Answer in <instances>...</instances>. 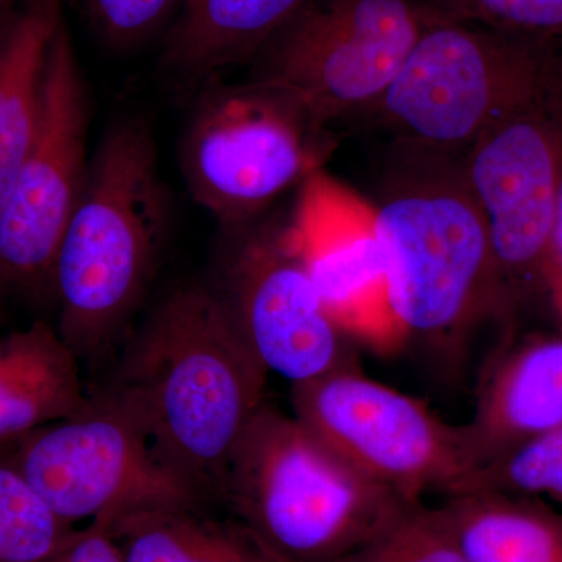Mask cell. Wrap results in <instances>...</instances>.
I'll return each mask as SVG.
<instances>
[{
	"mask_svg": "<svg viewBox=\"0 0 562 562\" xmlns=\"http://www.w3.org/2000/svg\"><path fill=\"white\" fill-rule=\"evenodd\" d=\"M268 375L210 281L198 280L166 292L132 327L102 387L132 409L161 460L206 505L222 501Z\"/></svg>",
	"mask_w": 562,
	"mask_h": 562,
	"instance_id": "1",
	"label": "cell"
},
{
	"mask_svg": "<svg viewBox=\"0 0 562 562\" xmlns=\"http://www.w3.org/2000/svg\"><path fill=\"white\" fill-rule=\"evenodd\" d=\"M369 205L394 338L460 364L484 324L513 321L462 154L394 140Z\"/></svg>",
	"mask_w": 562,
	"mask_h": 562,
	"instance_id": "2",
	"label": "cell"
},
{
	"mask_svg": "<svg viewBox=\"0 0 562 562\" xmlns=\"http://www.w3.org/2000/svg\"><path fill=\"white\" fill-rule=\"evenodd\" d=\"M171 211L150 125L136 116L114 121L91 151L55 262V328L80 362L110 357L127 338Z\"/></svg>",
	"mask_w": 562,
	"mask_h": 562,
	"instance_id": "3",
	"label": "cell"
},
{
	"mask_svg": "<svg viewBox=\"0 0 562 562\" xmlns=\"http://www.w3.org/2000/svg\"><path fill=\"white\" fill-rule=\"evenodd\" d=\"M222 501L277 562H342L408 502L266 402L232 454Z\"/></svg>",
	"mask_w": 562,
	"mask_h": 562,
	"instance_id": "4",
	"label": "cell"
},
{
	"mask_svg": "<svg viewBox=\"0 0 562 562\" xmlns=\"http://www.w3.org/2000/svg\"><path fill=\"white\" fill-rule=\"evenodd\" d=\"M562 43L522 38L442 13L379 101L355 121L461 155L495 122L553 94Z\"/></svg>",
	"mask_w": 562,
	"mask_h": 562,
	"instance_id": "5",
	"label": "cell"
},
{
	"mask_svg": "<svg viewBox=\"0 0 562 562\" xmlns=\"http://www.w3.org/2000/svg\"><path fill=\"white\" fill-rule=\"evenodd\" d=\"M443 11L425 0H314L250 65L325 133L379 101Z\"/></svg>",
	"mask_w": 562,
	"mask_h": 562,
	"instance_id": "6",
	"label": "cell"
},
{
	"mask_svg": "<svg viewBox=\"0 0 562 562\" xmlns=\"http://www.w3.org/2000/svg\"><path fill=\"white\" fill-rule=\"evenodd\" d=\"M13 442L7 460L70 527L87 520L111 532L151 509L205 508L161 460L138 417L103 387L79 413Z\"/></svg>",
	"mask_w": 562,
	"mask_h": 562,
	"instance_id": "7",
	"label": "cell"
},
{
	"mask_svg": "<svg viewBox=\"0 0 562 562\" xmlns=\"http://www.w3.org/2000/svg\"><path fill=\"white\" fill-rule=\"evenodd\" d=\"M324 151L325 133L276 91L216 79L202 85L188 116L179 166L194 202L231 227L319 171Z\"/></svg>",
	"mask_w": 562,
	"mask_h": 562,
	"instance_id": "8",
	"label": "cell"
},
{
	"mask_svg": "<svg viewBox=\"0 0 562 562\" xmlns=\"http://www.w3.org/2000/svg\"><path fill=\"white\" fill-rule=\"evenodd\" d=\"M206 280L268 373L295 386L351 364L347 333L322 301L291 214L220 227Z\"/></svg>",
	"mask_w": 562,
	"mask_h": 562,
	"instance_id": "9",
	"label": "cell"
},
{
	"mask_svg": "<svg viewBox=\"0 0 562 562\" xmlns=\"http://www.w3.org/2000/svg\"><path fill=\"white\" fill-rule=\"evenodd\" d=\"M292 414L351 468L408 502L458 494L473 473L461 425L353 364L295 384Z\"/></svg>",
	"mask_w": 562,
	"mask_h": 562,
	"instance_id": "10",
	"label": "cell"
},
{
	"mask_svg": "<svg viewBox=\"0 0 562 562\" xmlns=\"http://www.w3.org/2000/svg\"><path fill=\"white\" fill-rule=\"evenodd\" d=\"M90 99L63 21L44 70L38 128L0 211V292L54 299V272L90 165Z\"/></svg>",
	"mask_w": 562,
	"mask_h": 562,
	"instance_id": "11",
	"label": "cell"
},
{
	"mask_svg": "<svg viewBox=\"0 0 562 562\" xmlns=\"http://www.w3.org/2000/svg\"><path fill=\"white\" fill-rule=\"evenodd\" d=\"M550 98L495 122L462 154L514 314L549 299L546 258L562 179V122Z\"/></svg>",
	"mask_w": 562,
	"mask_h": 562,
	"instance_id": "12",
	"label": "cell"
},
{
	"mask_svg": "<svg viewBox=\"0 0 562 562\" xmlns=\"http://www.w3.org/2000/svg\"><path fill=\"white\" fill-rule=\"evenodd\" d=\"M301 187L292 224L333 319L347 335L358 333L382 341L394 338L371 205L321 171Z\"/></svg>",
	"mask_w": 562,
	"mask_h": 562,
	"instance_id": "13",
	"label": "cell"
},
{
	"mask_svg": "<svg viewBox=\"0 0 562 562\" xmlns=\"http://www.w3.org/2000/svg\"><path fill=\"white\" fill-rule=\"evenodd\" d=\"M562 428V331L506 342L484 364L472 419L461 425L473 472Z\"/></svg>",
	"mask_w": 562,
	"mask_h": 562,
	"instance_id": "14",
	"label": "cell"
},
{
	"mask_svg": "<svg viewBox=\"0 0 562 562\" xmlns=\"http://www.w3.org/2000/svg\"><path fill=\"white\" fill-rule=\"evenodd\" d=\"M314 0H184L162 40L165 72L199 87L251 65Z\"/></svg>",
	"mask_w": 562,
	"mask_h": 562,
	"instance_id": "15",
	"label": "cell"
},
{
	"mask_svg": "<svg viewBox=\"0 0 562 562\" xmlns=\"http://www.w3.org/2000/svg\"><path fill=\"white\" fill-rule=\"evenodd\" d=\"M88 397L80 361L55 325L35 321L0 336V442L68 419Z\"/></svg>",
	"mask_w": 562,
	"mask_h": 562,
	"instance_id": "16",
	"label": "cell"
},
{
	"mask_svg": "<svg viewBox=\"0 0 562 562\" xmlns=\"http://www.w3.org/2000/svg\"><path fill=\"white\" fill-rule=\"evenodd\" d=\"M65 0H18L0 22V211L38 128L44 70Z\"/></svg>",
	"mask_w": 562,
	"mask_h": 562,
	"instance_id": "17",
	"label": "cell"
},
{
	"mask_svg": "<svg viewBox=\"0 0 562 562\" xmlns=\"http://www.w3.org/2000/svg\"><path fill=\"white\" fill-rule=\"evenodd\" d=\"M436 508L465 562H562V513L539 498L473 491Z\"/></svg>",
	"mask_w": 562,
	"mask_h": 562,
	"instance_id": "18",
	"label": "cell"
},
{
	"mask_svg": "<svg viewBox=\"0 0 562 562\" xmlns=\"http://www.w3.org/2000/svg\"><path fill=\"white\" fill-rule=\"evenodd\" d=\"M124 562H277L235 520L173 506L128 517L110 532Z\"/></svg>",
	"mask_w": 562,
	"mask_h": 562,
	"instance_id": "19",
	"label": "cell"
},
{
	"mask_svg": "<svg viewBox=\"0 0 562 562\" xmlns=\"http://www.w3.org/2000/svg\"><path fill=\"white\" fill-rule=\"evenodd\" d=\"M76 531L0 458V562H43Z\"/></svg>",
	"mask_w": 562,
	"mask_h": 562,
	"instance_id": "20",
	"label": "cell"
},
{
	"mask_svg": "<svg viewBox=\"0 0 562 562\" xmlns=\"http://www.w3.org/2000/svg\"><path fill=\"white\" fill-rule=\"evenodd\" d=\"M342 562H465L436 506L405 502Z\"/></svg>",
	"mask_w": 562,
	"mask_h": 562,
	"instance_id": "21",
	"label": "cell"
},
{
	"mask_svg": "<svg viewBox=\"0 0 562 562\" xmlns=\"http://www.w3.org/2000/svg\"><path fill=\"white\" fill-rule=\"evenodd\" d=\"M473 491L547 498L562 506V428L476 469L458 494Z\"/></svg>",
	"mask_w": 562,
	"mask_h": 562,
	"instance_id": "22",
	"label": "cell"
},
{
	"mask_svg": "<svg viewBox=\"0 0 562 562\" xmlns=\"http://www.w3.org/2000/svg\"><path fill=\"white\" fill-rule=\"evenodd\" d=\"M454 20L562 43V0H425Z\"/></svg>",
	"mask_w": 562,
	"mask_h": 562,
	"instance_id": "23",
	"label": "cell"
},
{
	"mask_svg": "<svg viewBox=\"0 0 562 562\" xmlns=\"http://www.w3.org/2000/svg\"><path fill=\"white\" fill-rule=\"evenodd\" d=\"M184 0H85L88 20L113 49H131L168 31Z\"/></svg>",
	"mask_w": 562,
	"mask_h": 562,
	"instance_id": "24",
	"label": "cell"
},
{
	"mask_svg": "<svg viewBox=\"0 0 562 562\" xmlns=\"http://www.w3.org/2000/svg\"><path fill=\"white\" fill-rule=\"evenodd\" d=\"M43 562H124L113 536L98 525L77 530Z\"/></svg>",
	"mask_w": 562,
	"mask_h": 562,
	"instance_id": "25",
	"label": "cell"
},
{
	"mask_svg": "<svg viewBox=\"0 0 562 562\" xmlns=\"http://www.w3.org/2000/svg\"><path fill=\"white\" fill-rule=\"evenodd\" d=\"M547 297L562 321V179L546 258Z\"/></svg>",
	"mask_w": 562,
	"mask_h": 562,
	"instance_id": "26",
	"label": "cell"
},
{
	"mask_svg": "<svg viewBox=\"0 0 562 562\" xmlns=\"http://www.w3.org/2000/svg\"><path fill=\"white\" fill-rule=\"evenodd\" d=\"M550 101H552L554 111H557L558 116H560V120L562 122V74L560 77V80H558L557 88H554L552 98H550Z\"/></svg>",
	"mask_w": 562,
	"mask_h": 562,
	"instance_id": "27",
	"label": "cell"
},
{
	"mask_svg": "<svg viewBox=\"0 0 562 562\" xmlns=\"http://www.w3.org/2000/svg\"><path fill=\"white\" fill-rule=\"evenodd\" d=\"M18 0H0V22L3 21V18L10 13V10L16 5Z\"/></svg>",
	"mask_w": 562,
	"mask_h": 562,
	"instance_id": "28",
	"label": "cell"
},
{
	"mask_svg": "<svg viewBox=\"0 0 562 562\" xmlns=\"http://www.w3.org/2000/svg\"><path fill=\"white\" fill-rule=\"evenodd\" d=\"M3 322V310L2 306H0V324Z\"/></svg>",
	"mask_w": 562,
	"mask_h": 562,
	"instance_id": "29",
	"label": "cell"
}]
</instances>
